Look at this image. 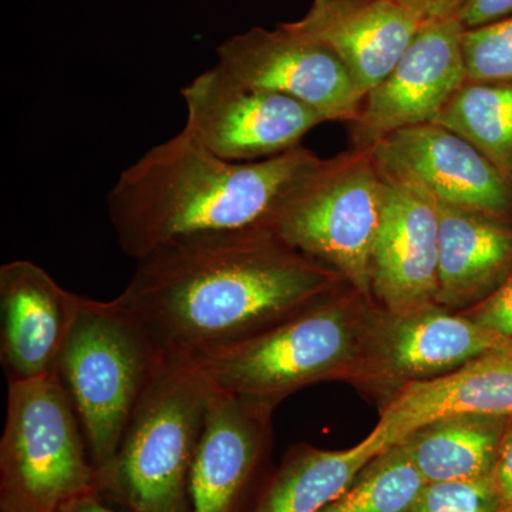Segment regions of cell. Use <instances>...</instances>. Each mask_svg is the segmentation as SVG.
<instances>
[{
  "label": "cell",
  "instance_id": "obj_1",
  "mask_svg": "<svg viewBox=\"0 0 512 512\" xmlns=\"http://www.w3.org/2000/svg\"><path fill=\"white\" fill-rule=\"evenodd\" d=\"M348 284L271 231L174 242L137 261L113 299L167 359L201 362Z\"/></svg>",
  "mask_w": 512,
  "mask_h": 512
},
{
  "label": "cell",
  "instance_id": "obj_2",
  "mask_svg": "<svg viewBox=\"0 0 512 512\" xmlns=\"http://www.w3.org/2000/svg\"><path fill=\"white\" fill-rule=\"evenodd\" d=\"M322 161L299 146L232 163L183 128L121 171L107 194V215L121 251L136 262L185 239L271 231L285 202Z\"/></svg>",
  "mask_w": 512,
  "mask_h": 512
},
{
  "label": "cell",
  "instance_id": "obj_3",
  "mask_svg": "<svg viewBox=\"0 0 512 512\" xmlns=\"http://www.w3.org/2000/svg\"><path fill=\"white\" fill-rule=\"evenodd\" d=\"M214 389L197 362L164 357L116 454L96 471L101 497L128 512H191L192 464Z\"/></svg>",
  "mask_w": 512,
  "mask_h": 512
},
{
  "label": "cell",
  "instance_id": "obj_4",
  "mask_svg": "<svg viewBox=\"0 0 512 512\" xmlns=\"http://www.w3.org/2000/svg\"><path fill=\"white\" fill-rule=\"evenodd\" d=\"M377 305L349 284L271 329L197 362L221 392L278 406L320 382H349Z\"/></svg>",
  "mask_w": 512,
  "mask_h": 512
},
{
  "label": "cell",
  "instance_id": "obj_5",
  "mask_svg": "<svg viewBox=\"0 0 512 512\" xmlns=\"http://www.w3.org/2000/svg\"><path fill=\"white\" fill-rule=\"evenodd\" d=\"M164 356L114 301L77 295L56 370L69 393L94 468L110 463Z\"/></svg>",
  "mask_w": 512,
  "mask_h": 512
},
{
  "label": "cell",
  "instance_id": "obj_6",
  "mask_svg": "<svg viewBox=\"0 0 512 512\" xmlns=\"http://www.w3.org/2000/svg\"><path fill=\"white\" fill-rule=\"evenodd\" d=\"M97 491L82 423L56 372L8 384L0 512H59Z\"/></svg>",
  "mask_w": 512,
  "mask_h": 512
},
{
  "label": "cell",
  "instance_id": "obj_7",
  "mask_svg": "<svg viewBox=\"0 0 512 512\" xmlns=\"http://www.w3.org/2000/svg\"><path fill=\"white\" fill-rule=\"evenodd\" d=\"M386 183L369 151L352 148L322 164L293 192L271 232L289 247L329 266L370 296V255L382 221Z\"/></svg>",
  "mask_w": 512,
  "mask_h": 512
},
{
  "label": "cell",
  "instance_id": "obj_8",
  "mask_svg": "<svg viewBox=\"0 0 512 512\" xmlns=\"http://www.w3.org/2000/svg\"><path fill=\"white\" fill-rule=\"evenodd\" d=\"M507 348L512 340L437 303L404 313L377 306L348 383L380 409L409 384L450 375L477 357Z\"/></svg>",
  "mask_w": 512,
  "mask_h": 512
},
{
  "label": "cell",
  "instance_id": "obj_9",
  "mask_svg": "<svg viewBox=\"0 0 512 512\" xmlns=\"http://www.w3.org/2000/svg\"><path fill=\"white\" fill-rule=\"evenodd\" d=\"M184 130L212 154L232 163H254L288 153L328 123L301 101L247 86L215 64L181 89Z\"/></svg>",
  "mask_w": 512,
  "mask_h": 512
},
{
  "label": "cell",
  "instance_id": "obj_10",
  "mask_svg": "<svg viewBox=\"0 0 512 512\" xmlns=\"http://www.w3.org/2000/svg\"><path fill=\"white\" fill-rule=\"evenodd\" d=\"M367 151L384 183L423 188L441 204L512 224V178L448 128H403Z\"/></svg>",
  "mask_w": 512,
  "mask_h": 512
},
{
  "label": "cell",
  "instance_id": "obj_11",
  "mask_svg": "<svg viewBox=\"0 0 512 512\" xmlns=\"http://www.w3.org/2000/svg\"><path fill=\"white\" fill-rule=\"evenodd\" d=\"M217 55V66L237 82L292 97L328 121L350 124L362 110L365 96L342 63L288 23L229 37Z\"/></svg>",
  "mask_w": 512,
  "mask_h": 512
},
{
  "label": "cell",
  "instance_id": "obj_12",
  "mask_svg": "<svg viewBox=\"0 0 512 512\" xmlns=\"http://www.w3.org/2000/svg\"><path fill=\"white\" fill-rule=\"evenodd\" d=\"M463 33L457 18L421 23L392 72L366 94L359 116L349 124L352 148L367 151L396 131L436 120L467 82Z\"/></svg>",
  "mask_w": 512,
  "mask_h": 512
},
{
  "label": "cell",
  "instance_id": "obj_13",
  "mask_svg": "<svg viewBox=\"0 0 512 512\" xmlns=\"http://www.w3.org/2000/svg\"><path fill=\"white\" fill-rule=\"evenodd\" d=\"M272 404L214 389L190 477L191 512H252L271 473Z\"/></svg>",
  "mask_w": 512,
  "mask_h": 512
},
{
  "label": "cell",
  "instance_id": "obj_14",
  "mask_svg": "<svg viewBox=\"0 0 512 512\" xmlns=\"http://www.w3.org/2000/svg\"><path fill=\"white\" fill-rule=\"evenodd\" d=\"M439 201L413 185L386 184L382 221L370 255V296L383 311L436 305Z\"/></svg>",
  "mask_w": 512,
  "mask_h": 512
},
{
  "label": "cell",
  "instance_id": "obj_15",
  "mask_svg": "<svg viewBox=\"0 0 512 512\" xmlns=\"http://www.w3.org/2000/svg\"><path fill=\"white\" fill-rule=\"evenodd\" d=\"M77 295L42 266L16 259L0 268V360L8 384L55 372Z\"/></svg>",
  "mask_w": 512,
  "mask_h": 512
},
{
  "label": "cell",
  "instance_id": "obj_16",
  "mask_svg": "<svg viewBox=\"0 0 512 512\" xmlns=\"http://www.w3.org/2000/svg\"><path fill=\"white\" fill-rule=\"evenodd\" d=\"M286 23L326 47L365 97L392 72L421 25L397 0H313L302 19Z\"/></svg>",
  "mask_w": 512,
  "mask_h": 512
},
{
  "label": "cell",
  "instance_id": "obj_17",
  "mask_svg": "<svg viewBox=\"0 0 512 512\" xmlns=\"http://www.w3.org/2000/svg\"><path fill=\"white\" fill-rule=\"evenodd\" d=\"M375 430L387 447L453 414L512 419V348L494 350L439 379L409 384L380 407Z\"/></svg>",
  "mask_w": 512,
  "mask_h": 512
},
{
  "label": "cell",
  "instance_id": "obj_18",
  "mask_svg": "<svg viewBox=\"0 0 512 512\" xmlns=\"http://www.w3.org/2000/svg\"><path fill=\"white\" fill-rule=\"evenodd\" d=\"M512 276V224L439 202L437 305L466 312Z\"/></svg>",
  "mask_w": 512,
  "mask_h": 512
},
{
  "label": "cell",
  "instance_id": "obj_19",
  "mask_svg": "<svg viewBox=\"0 0 512 512\" xmlns=\"http://www.w3.org/2000/svg\"><path fill=\"white\" fill-rule=\"evenodd\" d=\"M511 420L483 414H453L417 427L399 444L426 483L483 480L494 476Z\"/></svg>",
  "mask_w": 512,
  "mask_h": 512
},
{
  "label": "cell",
  "instance_id": "obj_20",
  "mask_svg": "<svg viewBox=\"0 0 512 512\" xmlns=\"http://www.w3.org/2000/svg\"><path fill=\"white\" fill-rule=\"evenodd\" d=\"M384 448L387 446L375 430L348 450L298 444L272 471L252 512H318Z\"/></svg>",
  "mask_w": 512,
  "mask_h": 512
},
{
  "label": "cell",
  "instance_id": "obj_21",
  "mask_svg": "<svg viewBox=\"0 0 512 512\" xmlns=\"http://www.w3.org/2000/svg\"><path fill=\"white\" fill-rule=\"evenodd\" d=\"M433 123L463 137L512 178V84L467 80Z\"/></svg>",
  "mask_w": 512,
  "mask_h": 512
},
{
  "label": "cell",
  "instance_id": "obj_22",
  "mask_svg": "<svg viewBox=\"0 0 512 512\" xmlns=\"http://www.w3.org/2000/svg\"><path fill=\"white\" fill-rule=\"evenodd\" d=\"M426 484L407 451L393 444L370 458L318 512H410Z\"/></svg>",
  "mask_w": 512,
  "mask_h": 512
},
{
  "label": "cell",
  "instance_id": "obj_23",
  "mask_svg": "<svg viewBox=\"0 0 512 512\" xmlns=\"http://www.w3.org/2000/svg\"><path fill=\"white\" fill-rule=\"evenodd\" d=\"M463 55L467 80L512 84V16L464 29Z\"/></svg>",
  "mask_w": 512,
  "mask_h": 512
},
{
  "label": "cell",
  "instance_id": "obj_24",
  "mask_svg": "<svg viewBox=\"0 0 512 512\" xmlns=\"http://www.w3.org/2000/svg\"><path fill=\"white\" fill-rule=\"evenodd\" d=\"M410 512H498L493 477L427 483Z\"/></svg>",
  "mask_w": 512,
  "mask_h": 512
},
{
  "label": "cell",
  "instance_id": "obj_25",
  "mask_svg": "<svg viewBox=\"0 0 512 512\" xmlns=\"http://www.w3.org/2000/svg\"><path fill=\"white\" fill-rule=\"evenodd\" d=\"M460 313L476 320L491 332L512 340V276L490 298Z\"/></svg>",
  "mask_w": 512,
  "mask_h": 512
},
{
  "label": "cell",
  "instance_id": "obj_26",
  "mask_svg": "<svg viewBox=\"0 0 512 512\" xmlns=\"http://www.w3.org/2000/svg\"><path fill=\"white\" fill-rule=\"evenodd\" d=\"M510 16L512 0H466L457 20L464 29H473Z\"/></svg>",
  "mask_w": 512,
  "mask_h": 512
},
{
  "label": "cell",
  "instance_id": "obj_27",
  "mask_svg": "<svg viewBox=\"0 0 512 512\" xmlns=\"http://www.w3.org/2000/svg\"><path fill=\"white\" fill-rule=\"evenodd\" d=\"M493 480L498 512H512V420L501 444Z\"/></svg>",
  "mask_w": 512,
  "mask_h": 512
},
{
  "label": "cell",
  "instance_id": "obj_28",
  "mask_svg": "<svg viewBox=\"0 0 512 512\" xmlns=\"http://www.w3.org/2000/svg\"><path fill=\"white\" fill-rule=\"evenodd\" d=\"M420 23L457 18L466 0H397Z\"/></svg>",
  "mask_w": 512,
  "mask_h": 512
},
{
  "label": "cell",
  "instance_id": "obj_29",
  "mask_svg": "<svg viewBox=\"0 0 512 512\" xmlns=\"http://www.w3.org/2000/svg\"><path fill=\"white\" fill-rule=\"evenodd\" d=\"M59 512H120L113 510L106 504V500L99 494V491L94 493L80 495L64 505Z\"/></svg>",
  "mask_w": 512,
  "mask_h": 512
}]
</instances>
